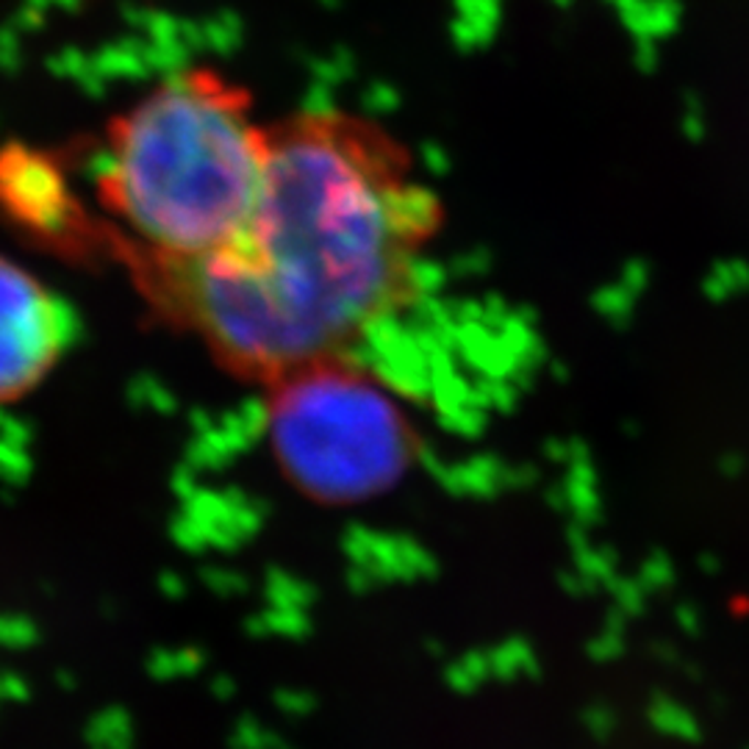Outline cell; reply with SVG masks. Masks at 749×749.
I'll return each mask as SVG.
<instances>
[{"instance_id": "1", "label": "cell", "mask_w": 749, "mask_h": 749, "mask_svg": "<svg viewBox=\"0 0 749 749\" xmlns=\"http://www.w3.org/2000/svg\"><path fill=\"white\" fill-rule=\"evenodd\" d=\"M438 217L436 192L381 122L297 111L270 122L264 184L231 237L195 259L144 261L222 356L289 374L409 297Z\"/></svg>"}, {"instance_id": "2", "label": "cell", "mask_w": 749, "mask_h": 749, "mask_svg": "<svg viewBox=\"0 0 749 749\" xmlns=\"http://www.w3.org/2000/svg\"><path fill=\"white\" fill-rule=\"evenodd\" d=\"M270 164V122L242 84L186 67L111 117L98 197L148 259L219 248L253 208Z\"/></svg>"}, {"instance_id": "3", "label": "cell", "mask_w": 749, "mask_h": 749, "mask_svg": "<svg viewBox=\"0 0 749 749\" xmlns=\"http://www.w3.org/2000/svg\"><path fill=\"white\" fill-rule=\"evenodd\" d=\"M270 438L283 473L325 502L392 489L414 456L403 411L369 374L319 361L281 374Z\"/></svg>"}, {"instance_id": "4", "label": "cell", "mask_w": 749, "mask_h": 749, "mask_svg": "<svg viewBox=\"0 0 749 749\" xmlns=\"http://www.w3.org/2000/svg\"><path fill=\"white\" fill-rule=\"evenodd\" d=\"M67 336L62 300L25 267L0 256V403L31 392L58 361Z\"/></svg>"}, {"instance_id": "5", "label": "cell", "mask_w": 749, "mask_h": 749, "mask_svg": "<svg viewBox=\"0 0 749 749\" xmlns=\"http://www.w3.org/2000/svg\"><path fill=\"white\" fill-rule=\"evenodd\" d=\"M0 208L42 237H67L82 225L62 164L25 144L0 148Z\"/></svg>"}]
</instances>
